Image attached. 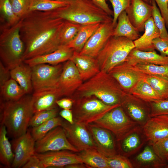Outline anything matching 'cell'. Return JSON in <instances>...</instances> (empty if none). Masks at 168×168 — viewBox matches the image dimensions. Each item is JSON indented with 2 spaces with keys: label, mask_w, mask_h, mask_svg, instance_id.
Returning <instances> with one entry per match:
<instances>
[{
  "label": "cell",
  "mask_w": 168,
  "mask_h": 168,
  "mask_svg": "<svg viewBox=\"0 0 168 168\" xmlns=\"http://www.w3.org/2000/svg\"><path fill=\"white\" fill-rule=\"evenodd\" d=\"M24 60L53 52L62 46L60 34L65 20L51 11H30L20 19Z\"/></svg>",
  "instance_id": "obj_1"
},
{
  "label": "cell",
  "mask_w": 168,
  "mask_h": 168,
  "mask_svg": "<svg viewBox=\"0 0 168 168\" xmlns=\"http://www.w3.org/2000/svg\"><path fill=\"white\" fill-rule=\"evenodd\" d=\"M33 114L32 96H24L16 101H5L1 104L0 124L5 126L8 135L15 138L27 132Z\"/></svg>",
  "instance_id": "obj_2"
},
{
  "label": "cell",
  "mask_w": 168,
  "mask_h": 168,
  "mask_svg": "<svg viewBox=\"0 0 168 168\" xmlns=\"http://www.w3.org/2000/svg\"><path fill=\"white\" fill-rule=\"evenodd\" d=\"M76 92L77 98L94 96L110 105H121L127 94L113 77L102 71L83 83Z\"/></svg>",
  "instance_id": "obj_3"
},
{
  "label": "cell",
  "mask_w": 168,
  "mask_h": 168,
  "mask_svg": "<svg viewBox=\"0 0 168 168\" xmlns=\"http://www.w3.org/2000/svg\"><path fill=\"white\" fill-rule=\"evenodd\" d=\"M68 4L51 11L56 17L81 25L113 21L111 16L91 0H67Z\"/></svg>",
  "instance_id": "obj_4"
},
{
  "label": "cell",
  "mask_w": 168,
  "mask_h": 168,
  "mask_svg": "<svg viewBox=\"0 0 168 168\" xmlns=\"http://www.w3.org/2000/svg\"><path fill=\"white\" fill-rule=\"evenodd\" d=\"M20 21L12 26L0 25V58L10 70L23 62L25 46L20 35Z\"/></svg>",
  "instance_id": "obj_5"
},
{
  "label": "cell",
  "mask_w": 168,
  "mask_h": 168,
  "mask_svg": "<svg viewBox=\"0 0 168 168\" xmlns=\"http://www.w3.org/2000/svg\"><path fill=\"white\" fill-rule=\"evenodd\" d=\"M135 48L133 41L122 36H112L96 58L100 71L107 73L125 61Z\"/></svg>",
  "instance_id": "obj_6"
},
{
  "label": "cell",
  "mask_w": 168,
  "mask_h": 168,
  "mask_svg": "<svg viewBox=\"0 0 168 168\" xmlns=\"http://www.w3.org/2000/svg\"><path fill=\"white\" fill-rule=\"evenodd\" d=\"M72 111L74 121L87 125L100 119L109 111L120 104H106L94 96L73 99Z\"/></svg>",
  "instance_id": "obj_7"
},
{
  "label": "cell",
  "mask_w": 168,
  "mask_h": 168,
  "mask_svg": "<svg viewBox=\"0 0 168 168\" xmlns=\"http://www.w3.org/2000/svg\"><path fill=\"white\" fill-rule=\"evenodd\" d=\"M93 123L111 132L117 142L140 126L128 116L121 105L112 109Z\"/></svg>",
  "instance_id": "obj_8"
},
{
  "label": "cell",
  "mask_w": 168,
  "mask_h": 168,
  "mask_svg": "<svg viewBox=\"0 0 168 168\" xmlns=\"http://www.w3.org/2000/svg\"><path fill=\"white\" fill-rule=\"evenodd\" d=\"M63 65L40 64L31 67L32 81L34 91L58 87Z\"/></svg>",
  "instance_id": "obj_9"
},
{
  "label": "cell",
  "mask_w": 168,
  "mask_h": 168,
  "mask_svg": "<svg viewBox=\"0 0 168 168\" xmlns=\"http://www.w3.org/2000/svg\"><path fill=\"white\" fill-rule=\"evenodd\" d=\"M62 150L79 152L69 142L61 126L53 128L42 138L35 142V153H40Z\"/></svg>",
  "instance_id": "obj_10"
},
{
  "label": "cell",
  "mask_w": 168,
  "mask_h": 168,
  "mask_svg": "<svg viewBox=\"0 0 168 168\" xmlns=\"http://www.w3.org/2000/svg\"><path fill=\"white\" fill-rule=\"evenodd\" d=\"M108 73L117 81L123 91L128 94H130L138 82L144 79L147 75L125 61L114 67Z\"/></svg>",
  "instance_id": "obj_11"
},
{
  "label": "cell",
  "mask_w": 168,
  "mask_h": 168,
  "mask_svg": "<svg viewBox=\"0 0 168 168\" xmlns=\"http://www.w3.org/2000/svg\"><path fill=\"white\" fill-rule=\"evenodd\" d=\"M61 126L69 142L79 152L89 149L97 150L87 125L75 122L71 124L64 121Z\"/></svg>",
  "instance_id": "obj_12"
},
{
  "label": "cell",
  "mask_w": 168,
  "mask_h": 168,
  "mask_svg": "<svg viewBox=\"0 0 168 168\" xmlns=\"http://www.w3.org/2000/svg\"><path fill=\"white\" fill-rule=\"evenodd\" d=\"M121 106L128 116L141 127L151 117L149 103L131 94L127 93Z\"/></svg>",
  "instance_id": "obj_13"
},
{
  "label": "cell",
  "mask_w": 168,
  "mask_h": 168,
  "mask_svg": "<svg viewBox=\"0 0 168 168\" xmlns=\"http://www.w3.org/2000/svg\"><path fill=\"white\" fill-rule=\"evenodd\" d=\"M35 141L29 131L14 138L12 145L14 154L11 167H22L29 159L35 153Z\"/></svg>",
  "instance_id": "obj_14"
},
{
  "label": "cell",
  "mask_w": 168,
  "mask_h": 168,
  "mask_svg": "<svg viewBox=\"0 0 168 168\" xmlns=\"http://www.w3.org/2000/svg\"><path fill=\"white\" fill-rule=\"evenodd\" d=\"M114 28L113 21L102 23L80 53L96 58L108 40L112 36Z\"/></svg>",
  "instance_id": "obj_15"
},
{
  "label": "cell",
  "mask_w": 168,
  "mask_h": 168,
  "mask_svg": "<svg viewBox=\"0 0 168 168\" xmlns=\"http://www.w3.org/2000/svg\"><path fill=\"white\" fill-rule=\"evenodd\" d=\"M87 126L99 152L106 157L119 154L114 135L111 132L93 123Z\"/></svg>",
  "instance_id": "obj_16"
},
{
  "label": "cell",
  "mask_w": 168,
  "mask_h": 168,
  "mask_svg": "<svg viewBox=\"0 0 168 168\" xmlns=\"http://www.w3.org/2000/svg\"><path fill=\"white\" fill-rule=\"evenodd\" d=\"M79 72L73 62L69 60L63 65L58 87L63 96H70L83 83Z\"/></svg>",
  "instance_id": "obj_17"
},
{
  "label": "cell",
  "mask_w": 168,
  "mask_h": 168,
  "mask_svg": "<svg viewBox=\"0 0 168 168\" xmlns=\"http://www.w3.org/2000/svg\"><path fill=\"white\" fill-rule=\"evenodd\" d=\"M68 150L50 151L43 153H35L43 163L44 168H63L67 165L83 163L78 154Z\"/></svg>",
  "instance_id": "obj_18"
},
{
  "label": "cell",
  "mask_w": 168,
  "mask_h": 168,
  "mask_svg": "<svg viewBox=\"0 0 168 168\" xmlns=\"http://www.w3.org/2000/svg\"><path fill=\"white\" fill-rule=\"evenodd\" d=\"M152 7L143 0H132L125 10L129 20L139 32L144 31L146 22L152 16Z\"/></svg>",
  "instance_id": "obj_19"
},
{
  "label": "cell",
  "mask_w": 168,
  "mask_h": 168,
  "mask_svg": "<svg viewBox=\"0 0 168 168\" xmlns=\"http://www.w3.org/2000/svg\"><path fill=\"white\" fill-rule=\"evenodd\" d=\"M142 128L150 145L168 138V115L151 117Z\"/></svg>",
  "instance_id": "obj_20"
},
{
  "label": "cell",
  "mask_w": 168,
  "mask_h": 168,
  "mask_svg": "<svg viewBox=\"0 0 168 168\" xmlns=\"http://www.w3.org/2000/svg\"><path fill=\"white\" fill-rule=\"evenodd\" d=\"M63 96L58 87L34 91L32 95L34 114L56 108L57 100Z\"/></svg>",
  "instance_id": "obj_21"
},
{
  "label": "cell",
  "mask_w": 168,
  "mask_h": 168,
  "mask_svg": "<svg viewBox=\"0 0 168 168\" xmlns=\"http://www.w3.org/2000/svg\"><path fill=\"white\" fill-rule=\"evenodd\" d=\"M70 60L75 64L83 81L88 80L100 71L96 58L74 51Z\"/></svg>",
  "instance_id": "obj_22"
},
{
  "label": "cell",
  "mask_w": 168,
  "mask_h": 168,
  "mask_svg": "<svg viewBox=\"0 0 168 168\" xmlns=\"http://www.w3.org/2000/svg\"><path fill=\"white\" fill-rule=\"evenodd\" d=\"M146 141L142 127L140 126L118 142V150L120 154L128 157L139 151Z\"/></svg>",
  "instance_id": "obj_23"
},
{
  "label": "cell",
  "mask_w": 168,
  "mask_h": 168,
  "mask_svg": "<svg viewBox=\"0 0 168 168\" xmlns=\"http://www.w3.org/2000/svg\"><path fill=\"white\" fill-rule=\"evenodd\" d=\"M74 50L66 45H62L51 53L25 60L23 62L31 67L40 64L57 65L71 58Z\"/></svg>",
  "instance_id": "obj_24"
},
{
  "label": "cell",
  "mask_w": 168,
  "mask_h": 168,
  "mask_svg": "<svg viewBox=\"0 0 168 168\" xmlns=\"http://www.w3.org/2000/svg\"><path fill=\"white\" fill-rule=\"evenodd\" d=\"M125 61L133 66L142 63L168 65V57L159 55L155 50L144 51L135 48L131 51Z\"/></svg>",
  "instance_id": "obj_25"
},
{
  "label": "cell",
  "mask_w": 168,
  "mask_h": 168,
  "mask_svg": "<svg viewBox=\"0 0 168 168\" xmlns=\"http://www.w3.org/2000/svg\"><path fill=\"white\" fill-rule=\"evenodd\" d=\"M132 162L134 167L137 168H166L167 164L157 155L150 144L145 147Z\"/></svg>",
  "instance_id": "obj_26"
},
{
  "label": "cell",
  "mask_w": 168,
  "mask_h": 168,
  "mask_svg": "<svg viewBox=\"0 0 168 168\" xmlns=\"http://www.w3.org/2000/svg\"><path fill=\"white\" fill-rule=\"evenodd\" d=\"M144 26L143 34L133 41L135 48L144 51L154 50L155 49L152 41L160 37L159 30L155 25L152 16L146 22Z\"/></svg>",
  "instance_id": "obj_27"
},
{
  "label": "cell",
  "mask_w": 168,
  "mask_h": 168,
  "mask_svg": "<svg viewBox=\"0 0 168 168\" xmlns=\"http://www.w3.org/2000/svg\"><path fill=\"white\" fill-rule=\"evenodd\" d=\"M11 78L16 81L26 94L33 90L31 67L23 62L10 70Z\"/></svg>",
  "instance_id": "obj_28"
},
{
  "label": "cell",
  "mask_w": 168,
  "mask_h": 168,
  "mask_svg": "<svg viewBox=\"0 0 168 168\" xmlns=\"http://www.w3.org/2000/svg\"><path fill=\"white\" fill-rule=\"evenodd\" d=\"M112 36L125 37L133 41L140 36L139 32L131 24L125 11L119 15Z\"/></svg>",
  "instance_id": "obj_29"
},
{
  "label": "cell",
  "mask_w": 168,
  "mask_h": 168,
  "mask_svg": "<svg viewBox=\"0 0 168 168\" xmlns=\"http://www.w3.org/2000/svg\"><path fill=\"white\" fill-rule=\"evenodd\" d=\"M101 23L82 25L74 38L65 45L80 53L84 45L100 26Z\"/></svg>",
  "instance_id": "obj_30"
},
{
  "label": "cell",
  "mask_w": 168,
  "mask_h": 168,
  "mask_svg": "<svg viewBox=\"0 0 168 168\" xmlns=\"http://www.w3.org/2000/svg\"><path fill=\"white\" fill-rule=\"evenodd\" d=\"M7 133L5 126L1 125L0 127V162L7 168L11 167L14 154L12 144L7 137Z\"/></svg>",
  "instance_id": "obj_31"
},
{
  "label": "cell",
  "mask_w": 168,
  "mask_h": 168,
  "mask_svg": "<svg viewBox=\"0 0 168 168\" xmlns=\"http://www.w3.org/2000/svg\"><path fill=\"white\" fill-rule=\"evenodd\" d=\"M78 152L82 162L88 168H110L106 157L97 150L89 149Z\"/></svg>",
  "instance_id": "obj_32"
},
{
  "label": "cell",
  "mask_w": 168,
  "mask_h": 168,
  "mask_svg": "<svg viewBox=\"0 0 168 168\" xmlns=\"http://www.w3.org/2000/svg\"><path fill=\"white\" fill-rule=\"evenodd\" d=\"M130 94L149 103L163 100L144 79L138 82Z\"/></svg>",
  "instance_id": "obj_33"
},
{
  "label": "cell",
  "mask_w": 168,
  "mask_h": 168,
  "mask_svg": "<svg viewBox=\"0 0 168 168\" xmlns=\"http://www.w3.org/2000/svg\"><path fill=\"white\" fill-rule=\"evenodd\" d=\"M0 94L5 101L17 100L26 94L17 82L11 78L0 87Z\"/></svg>",
  "instance_id": "obj_34"
},
{
  "label": "cell",
  "mask_w": 168,
  "mask_h": 168,
  "mask_svg": "<svg viewBox=\"0 0 168 168\" xmlns=\"http://www.w3.org/2000/svg\"><path fill=\"white\" fill-rule=\"evenodd\" d=\"M63 121L60 117H55L33 127L30 132L31 134L36 142L42 138L53 128L62 126Z\"/></svg>",
  "instance_id": "obj_35"
},
{
  "label": "cell",
  "mask_w": 168,
  "mask_h": 168,
  "mask_svg": "<svg viewBox=\"0 0 168 168\" xmlns=\"http://www.w3.org/2000/svg\"><path fill=\"white\" fill-rule=\"evenodd\" d=\"M67 1L61 0H30L29 11L48 12L66 6Z\"/></svg>",
  "instance_id": "obj_36"
},
{
  "label": "cell",
  "mask_w": 168,
  "mask_h": 168,
  "mask_svg": "<svg viewBox=\"0 0 168 168\" xmlns=\"http://www.w3.org/2000/svg\"><path fill=\"white\" fill-rule=\"evenodd\" d=\"M82 25L65 20L61 30L59 39L62 45H65L76 36Z\"/></svg>",
  "instance_id": "obj_37"
},
{
  "label": "cell",
  "mask_w": 168,
  "mask_h": 168,
  "mask_svg": "<svg viewBox=\"0 0 168 168\" xmlns=\"http://www.w3.org/2000/svg\"><path fill=\"white\" fill-rule=\"evenodd\" d=\"M0 11L1 22L4 21L8 26L15 25L20 19L14 13L10 0H0Z\"/></svg>",
  "instance_id": "obj_38"
},
{
  "label": "cell",
  "mask_w": 168,
  "mask_h": 168,
  "mask_svg": "<svg viewBox=\"0 0 168 168\" xmlns=\"http://www.w3.org/2000/svg\"><path fill=\"white\" fill-rule=\"evenodd\" d=\"M144 79L163 100L168 99V80L148 74L147 75Z\"/></svg>",
  "instance_id": "obj_39"
},
{
  "label": "cell",
  "mask_w": 168,
  "mask_h": 168,
  "mask_svg": "<svg viewBox=\"0 0 168 168\" xmlns=\"http://www.w3.org/2000/svg\"><path fill=\"white\" fill-rule=\"evenodd\" d=\"M136 66L147 74L160 77L168 80V65H158L149 63L137 64Z\"/></svg>",
  "instance_id": "obj_40"
},
{
  "label": "cell",
  "mask_w": 168,
  "mask_h": 168,
  "mask_svg": "<svg viewBox=\"0 0 168 168\" xmlns=\"http://www.w3.org/2000/svg\"><path fill=\"white\" fill-rule=\"evenodd\" d=\"M58 110L56 108L36 112L31 117L29 126L32 127L37 126L45 121L57 116Z\"/></svg>",
  "instance_id": "obj_41"
},
{
  "label": "cell",
  "mask_w": 168,
  "mask_h": 168,
  "mask_svg": "<svg viewBox=\"0 0 168 168\" xmlns=\"http://www.w3.org/2000/svg\"><path fill=\"white\" fill-rule=\"evenodd\" d=\"M152 17L154 23L159 30L160 36L164 38L168 36V33L166 28L165 21L154 0H152Z\"/></svg>",
  "instance_id": "obj_42"
},
{
  "label": "cell",
  "mask_w": 168,
  "mask_h": 168,
  "mask_svg": "<svg viewBox=\"0 0 168 168\" xmlns=\"http://www.w3.org/2000/svg\"><path fill=\"white\" fill-rule=\"evenodd\" d=\"M110 168H133L132 162L127 157L118 154L114 156L106 157Z\"/></svg>",
  "instance_id": "obj_43"
},
{
  "label": "cell",
  "mask_w": 168,
  "mask_h": 168,
  "mask_svg": "<svg viewBox=\"0 0 168 168\" xmlns=\"http://www.w3.org/2000/svg\"><path fill=\"white\" fill-rule=\"evenodd\" d=\"M111 4L113 12V24L115 27L119 15L129 6L132 0H106Z\"/></svg>",
  "instance_id": "obj_44"
},
{
  "label": "cell",
  "mask_w": 168,
  "mask_h": 168,
  "mask_svg": "<svg viewBox=\"0 0 168 168\" xmlns=\"http://www.w3.org/2000/svg\"><path fill=\"white\" fill-rule=\"evenodd\" d=\"M13 12L21 19L29 11L30 0H10Z\"/></svg>",
  "instance_id": "obj_45"
},
{
  "label": "cell",
  "mask_w": 168,
  "mask_h": 168,
  "mask_svg": "<svg viewBox=\"0 0 168 168\" xmlns=\"http://www.w3.org/2000/svg\"><path fill=\"white\" fill-rule=\"evenodd\" d=\"M149 103L151 117L161 115H168V99L156 100Z\"/></svg>",
  "instance_id": "obj_46"
},
{
  "label": "cell",
  "mask_w": 168,
  "mask_h": 168,
  "mask_svg": "<svg viewBox=\"0 0 168 168\" xmlns=\"http://www.w3.org/2000/svg\"><path fill=\"white\" fill-rule=\"evenodd\" d=\"M150 145L157 155L162 160L167 162L168 160V138Z\"/></svg>",
  "instance_id": "obj_47"
},
{
  "label": "cell",
  "mask_w": 168,
  "mask_h": 168,
  "mask_svg": "<svg viewBox=\"0 0 168 168\" xmlns=\"http://www.w3.org/2000/svg\"><path fill=\"white\" fill-rule=\"evenodd\" d=\"M152 44L155 49L161 55L168 57V36L164 38L158 37L153 40Z\"/></svg>",
  "instance_id": "obj_48"
},
{
  "label": "cell",
  "mask_w": 168,
  "mask_h": 168,
  "mask_svg": "<svg viewBox=\"0 0 168 168\" xmlns=\"http://www.w3.org/2000/svg\"><path fill=\"white\" fill-rule=\"evenodd\" d=\"M158 6L164 19L166 27L168 28V0H154Z\"/></svg>",
  "instance_id": "obj_49"
},
{
  "label": "cell",
  "mask_w": 168,
  "mask_h": 168,
  "mask_svg": "<svg viewBox=\"0 0 168 168\" xmlns=\"http://www.w3.org/2000/svg\"><path fill=\"white\" fill-rule=\"evenodd\" d=\"M22 168H44V167L40 158L35 154L29 159Z\"/></svg>",
  "instance_id": "obj_50"
},
{
  "label": "cell",
  "mask_w": 168,
  "mask_h": 168,
  "mask_svg": "<svg viewBox=\"0 0 168 168\" xmlns=\"http://www.w3.org/2000/svg\"><path fill=\"white\" fill-rule=\"evenodd\" d=\"M11 78L10 70L0 62V87Z\"/></svg>",
  "instance_id": "obj_51"
},
{
  "label": "cell",
  "mask_w": 168,
  "mask_h": 168,
  "mask_svg": "<svg viewBox=\"0 0 168 168\" xmlns=\"http://www.w3.org/2000/svg\"><path fill=\"white\" fill-rule=\"evenodd\" d=\"M74 101L71 98H64L57 100L56 104L61 108L65 109H71L72 108Z\"/></svg>",
  "instance_id": "obj_52"
},
{
  "label": "cell",
  "mask_w": 168,
  "mask_h": 168,
  "mask_svg": "<svg viewBox=\"0 0 168 168\" xmlns=\"http://www.w3.org/2000/svg\"><path fill=\"white\" fill-rule=\"evenodd\" d=\"M95 5L108 15L113 16V12L109 7L106 0H91Z\"/></svg>",
  "instance_id": "obj_53"
},
{
  "label": "cell",
  "mask_w": 168,
  "mask_h": 168,
  "mask_svg": "<svg viewBox=\"0 0 168 168\" xmlns=\"http://www.w3.org/2000/svg\"><path fill=\"white\" fill-rule=\"evenodd\" d=\"M60 115L71 124L74 123L72 111L71 109H63L59 113Z\"/></svg>",
  "instance_id": "obj_54"
},
{
  "label": "cell",
  "mask_w": 168,
  "mask_h": 168,
  "mask_svg": "<svg viewBox=\"0 0 168 168\" xmlns=\"http://www.w3.org/2000/svg\"><path fill=\"white\" fill-rule=\"evenodd\" d=\"M87 167V166L83 163H74L66 166L64 168H85Z\"/></svg>",
  "instance_id": "obj_55"
},
{
  "label": "cell",
  "mask_w": 168,
  "mask_h": 168,
  "mask_svg": "<svg viewBox=\"0 0 168 168\" xmlns=\"http://www.w3.org/2000/svg\"><path fill=\"white\" fill-rule=\"evenodd\" d=\"M144 1L147 2V3L151 4L152 3V0H143Z\"/></svg>",
  "instance_id": "obj_56"
},
{
  "label": "cell",
  "mask_w": 168,
  "mask_h": 168,
  "mask_svg": "<svg viewBox=\"0 0 168 168\" xmlns=\"http://www.w3.org/2000/svg\"><path fill=\"white\" fill-rule=\"evenodd\" d=\"M167 166L166 168H168V160L167 161Z\"/></svg>",
  "instance_id": "obj_57"
},
{
  "label": "cell",
  "mask_w": 168,
  "mask_h": 168,
  "mask_svg": "<svg viewBox=\"0 0 168 168\" xmlns=\"http://www.w3.org/2000/svg\"><path fill=\"white\" fill-rule=\"evenodd\" d=\"M65 0V1H66L67 0Z\"/></svg>",
  "instance_id": "obj_58"
},
{
  "label": "cell",
  "mask_w": 168,
  "mask_h": 168,
  "mask_svg": "<svg viewBox=\"0 0 168 168\" xmlns=\"http://www.w3.org/2000/svg\"></svg>",
  "instance_id": "obj_59"
}]
</instances>
